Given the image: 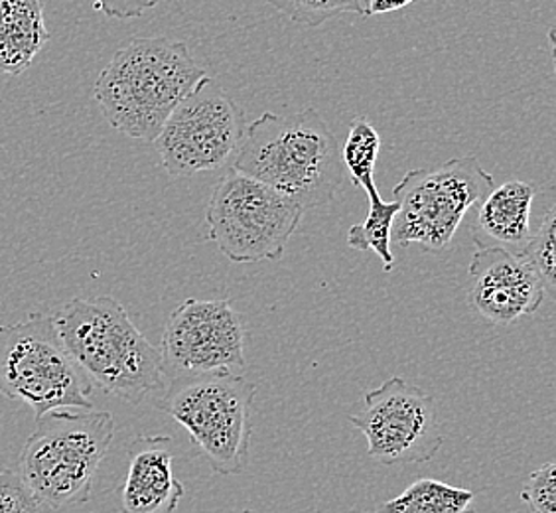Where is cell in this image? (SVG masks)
<instances>
[{
  "instance_id": "6da1fadb",
  "label": "cell",
  "mask_w": 556,
  "mask_h": 513,
  "mask_svg": "<svg viewBox=\"0 0 556 513\" xmlns=\"http://www.w3.org/2000/svg\"><path fill=\"white\" fill-rule=\"evenodd\" d=\"M231 168L285 193L304 212L332 202L345 176L332 128L312 108L263 113L247 125Z\"/></svg>"
},
{
  "instance_id": "7a4b0ae2",
  "label": "cell",
  "mask_w": 556,
  "mask_h": 513,
  "mask_svg": "<svg viewBox=\"0 0 556 513\" xmlns=\"http://www.w3.org/2000/svg\"><path fill=\"white\" fill-rule=\"evenodd\" d=\"M205 75L186 43L162 36L132 38L97 77L93 99L115 130L152 142L172 111Z\"/></svg>"
},
{
  "instance_id": "3957f363",
  "label": "cell",
  "mask_w": 556,
  "mask_h": 513,
  "mask_svg": "<svg viewBox=\"0 0 556 513\" xmlns=\"http://www.w3.org/2000/svg\"><path fill=\"white\" fill-rule=\"evenodd\" d=\"M65 350L103 393L139 405L161 389V350L130 321L113 297L74 299L54 314Z\"/></svg>"
},
{
  "instance_id": "277c9868",
  "label": "cell",
  "mask_w": 556,
  "mask_h": 513,
  "mask_svg": "<svg viewBox=\"0 0 556 513\" xmlns=\"http://www.w3.org/2000/svg\"><path fill=\"white\" fill-rule=\"evenodd\" d=\"M113 437L115 418L108 411L55 409L36 417L18 474L36 500L54 512L86 503Z\"/></svg>"
},
{
  "instance_id": "5b68a950",
  "label": "cell",
  "mask_w": 556,
  "mask_h": 513,
  "mask_svg": "<svg viewBox=\"0 0 556 513\" xmlns=\"http://www.w3.org/2000/svg\"><path fill=\"white\" fill-rule=\"evenodd\" d=\"M255 393L241 374L186 375L168 379L156 406L188 430L215 474L233 476L249 456Z\"/></svg>"
},
{
  "instance_id": "8992f818",
  "label": "cell",
  "mask_w": 556,
  "mask_h": 513,
  "mask_svg": "<svg viewBox=\"0 0 556 513\" xmlns=\"http://www.w3.org/2000/svg\"><path fill=\"white\" fill-rule=\"evenodd\" d=\"M91 389L60 340L52 314L34 312L26 321L0 326V396L42 417L55 409H93Z\"/></svg>"
},
{
  "instance_id": "52a82bcc",
  "label": "cell",
  "mask_w": 556,
  "mask_h": 513,
  "mask_svg": "<svg viewBox=\"0 0 556 513\" xmlns=\"http://www.w3.org/2000/svg\"><path fill=\"white\" fill-rule=\"evenodd\" d=\"M493 186L492 174L471 154L408 171L393 188L399 203L393 224L396 246L417 243L427 253L448 251L470 208Z\"/></svg>"
},
{
  "instance_id": "ba28073f",
  "label": "cell",
  "mask_w": 556,
  "mask_h": 513,
  "mask_svg": "<svg viewBox=\"0 0 556 513\" xmlns=\"http://www.w3.org/2000/svg\"><path fill=\"white\" fill-rule=\"evenodd\" d=\"M302 215L304 210L285 193L231 168L215 184L205 222L219 251L247 265L282 256Z\"/></svg>"
},
{
  "instance_id": "9c48e42d",
  "label": "cell",
  "mask_w": 556,
  "mask_h": 513,
  "mask_svg": "<svg viewBox=\"0 0 556 513\" xmlns=\"http://www.w3.org/2000/svg\"><path fill=\"white\" fill-rule=\"evenodd\" d=\"M245 127L243 111L205 75L172 111L152 142L172 178H186L233 164Z\"/></svg>"
},
{
  "instance_id": "30bf717a",
  "label": "cell",
  "mask_w": 556,
  "mask_h": 513,
  "mask_svg": "<svg viewBox=\"0 0 556 513\" xmlns=\"http://www.w3.org/2000/svg\"><path fill=\"white\" fill-rule=\"evenodd\" d=\"M350 423L367 440L369 459L386 466L425 464L444 445L434 397L403 377L367 391L362 411L350 415Z\"/></svg>"
},
{
  "instance_id": "8fae6325",
  "label": "cell",
  "mask_w": 556,
  "mask_h": 513,
  "mask_svg": "<svg viewBox=\"0 0 556 513\" xmlns=\"http://www.w3.org/2000/svg\"><path fill=\"white\" fill-rule=\"evenodd\" d=\"M159 350L164 379L241 374L245 370L243 321L231 300L186 299L168 316Z\"/></svg>"
},
{
  "instance_id": "7c38bea8",
  "label": "cell",
  "mask_w": 556,
  "mask_h": 513,
  "mask_svg": "<svg viewBox=\"0 0 556 513\" xmlns=\"http://www.w3.org/2000/svg\"><path fill=\"white\" fill-rule=\"evenodd\" d=\"M468 297L471 309L485 321L507 326L541 309L545 287L521 253L476 246Z\"/></svg>"
},
{
  "instance_id": "4fadbf2b",
  "label": "cell",
  "mask_w": 556,
  "mask_h": 513,
  "mask_svg": "<svg viewBox=\"0 0 556 513\" xmlns=\"http://www.w3.org/2000/svg\"><path fill=\"white\" fill-rule=\"evenodd\" d=\"M184 484L174 474L170 437L142 435L129 447V471L121 490L125 513H174Z\"/></svg>"
},
{
  "instance_id": "5bb4252c",
  "label": "cell",
  "mask_w": 556,
  "mask_h": 513,
  "mask_svg": "<svg viewBox=\"0 0 556 513\" xmlns=\"http://www.w3.org/2000/svg\"><path fill=\"white\" fill-rule=\"evenodd\" d=\"M535 196V186L521 180L493 186L476 205L478 214L471 225L473 243L521 253L533 234L531 215Z\"/></svg>"
},
{
  "instance_id": "9a60e30c",
  "label": "cell",
  "mask_w": 556,
  "mask_h": 513,
  "mask_svg": "<svg viewBox=\"0 0 556 513\" xmlns=\"http://www.w3.org/2000/svg\"><path fill=\"white\" fill-rule=\"evenodd\" d=\"M46 0H0V74L22 75L43 46Z\"/></svg>"
},
{
  "instance_id": "2e32d148",
  "label": "cell",
  "mask_w": 556,
  "mask_h": 513,
  "mask_svg": "<svg viewBox=\"0 0 556 513\" xmlns=\"http://www.w3.org/2000/svg\"><path fill=\"white\" fill-rule=\"evenodd\" d=\"M476 493L446 481L422 478L393 500L381 503L375 513H473Z\"/></svg>"
},
{
  "instance_id": "e0dca14e",
  "label": "cell",
  "mask_w": 556,
  "mask_h": 513,
  "mask_svg": "<svg viewBox=\"0 0 556 513\" xmlns=\"http://www.w3.org/2000/svg\"><path fill=\"white\" fill-rule=\"evenodd\" d=\"M369 212L362 224L352 225L348 232V246L362 251V253H375L383 263V271L395 268V255L391 251L393 241V224L399 212V203L386 202L379 190L367 193Z\"/></svg>"
},
{
  "instance_id": "ac0fdd59",
  "label": "cell",
  "mask_w": 556,
  "mask_h": 513,
  "mask_svg": "<svg viewBox=\"0 0 556 513\" xmlns=\"http://www.w3.org/2000/svg\"><path fill=\"white\" fill-rule=\"evenodd\" d=\"M381 137L367 117L353 118L348 139L343 142L342 162L343 171L352 176V183L364 188L365 193L377 190L375 184V164L381 152Z\"/></svg>"
},
{
  "instance_id": "d6986e66",
  "label": "cell",
  "mask_w": 556,
  "mask_h": 513,
  "mask_svg": "<svg viewBox=\"0 0 556 513\" xmlns=\"http://www.w3.org/2000/svg\"><path fill=\"white\" fill-rule=\"evenodd\" d=\"M556 208L551 200L535 234H531L521 255L535 268L546 295L555 297L556 292Z\"/></svg>"
},
{
  "instance_id": "ffe728a7",
  "label": "cell",
  "mask_w": 556,
  "mask_h": 513,
  "mask_svg": "<svg viewBox=\"0 0 556 513\" xmlns=\"http://www.w3.org/2000/svg\"><path fill=\"white\" fill-rule=\"evenodd\" d=\"M268 4L304 28H318L342 14L364 16L362 0H267Z\"/></svg>"
},
{
  "instance_id": "44dd1931",
  "label": "cell",
  "mask_w": 556,
  "mask_h": 513,
  "mask_svg": "<svg viewBox=\"0 0 556 513\" xmlns=\"http://www.w3.org/2000/svg\"><path fill=\"white\" fill-rule=\"evenodd\" d=\"M521 500L531 513H556V464L546 462L531 472L521 490Z\"/></svg>"
},
{
  "instance_id": "7402d4cb",
  "label": "cell",
  "mask_w": 556,
  "mask_h": 513,
  "mask_svg": "<svg viewBox=\"0 0 556 513\" xmlns=\"http://www.w3.org/2000/svg\"><path fill=\"white\" fill-rule=\"evenodd\" d=\"M42 508L18 472L0 471V513H43Z\"/></svg>"
},
{
  "instance_id": "603a6c76",
  "label": "cell",
  "mask_w": 556,
  "mask_h": 513,
  "mask_svg": "<svg viewBox=\"0 0 556 513\" xmlns=\"http://www.w3.org/2000/svg\"><path fill=\"white\" fill-rule=\"evenodd\" d=\"M161 0H93V9L103 12L109 18L130 21L154 9Z\"/></svg>"
},
{
  "instance_id": "cb8c5ba5",
  "label": "cell",
  "mask_w": 556,
  "mask_h": 513,
  "mask_svg": "<svg viewBox=\"0 0 556 513\" xmlns=\"http://www.w3.org/2000/svg\"><path fill=\"white\" fill-rule=\"evenodd\" d=\"M415 0H362L364 7V18L367 16H379V14H389V12L401 11L408 7Z\"/></svg>"
},
{
  "instance_id": "d4e9b609",
  "label": "cell",
  "mask_w": 556,
  "mask_h": 513,
  "mask_svg": "<svg viewBox=\"0 0 556 513\" xmlns=\"http://www.w3.org/2000/svg\"><path fill=\"white\" fill-rule=\"evenodd\" d=\"M239 513H257V512H251V510H243V512H239Z\"/></svg>"
}]
</instances>
